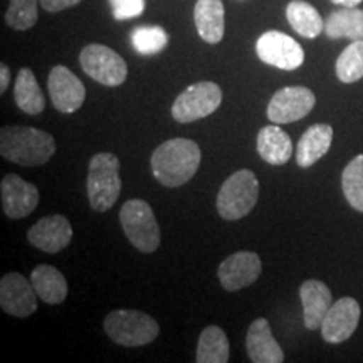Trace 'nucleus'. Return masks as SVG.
<instances>
[{
  "instance_id": "obj_23",
  "label": "nucleus",
  "mask_w": 363,
  "mask_h": 363,
  "mask_svg": "<svg viewBox=\"0 0 363 363\" xmlns=\"http://www.w3.org/2000/svg\"><path fill=\"white\" fill-rule=\"evenodd\" d=\"M325 34L330 39H363V11L358 7H343L331 12L325 21Z\"/></svg>"
},
{
  "instance_id": "obj_28",
  "label": "nucleus",
  "mask_w": 363,
  "mask_h": 363,
  "mask_svg": "<svg viewBox=\"0 0 363 363\" xmlns=\"http://www.w3.org/2000/svg\"><path fill=\"white\" fill-rule=\"evenodd\" d=\"M342 189L348 203L358 212H363V153L357 155L345 167L342 174Z\"/></svg>"
},
{
  "instance_id": "obj_33",
  "label": "nucleus",
  "mask_w": 363,
  "mask_h": 363,
  "mask_svg": "<svg viewBox=\"0 0 363 363\" xmlns=\"http://www.w3.org/2000/svg\"><path fill=\"white\" fill-rule=\"evenodd\" d=\"M11 83V71H9L7 65H0V93H6L7 86Z\"/></svg>"
},
{
  "instance_id": "obj_16",
  "label": "nucleus",
  "mask_w": 363,
  "mask_h": 363,
  "mask_svg": "<svg viewBox=\"0 0 363 363\" xmlns=\"http://www.w3.org/2000/svg\"><path fill=\"white\" fill-rule=\"evenodd\" d=\"M34 247L48 254H56L69 246L72 239L71 222L65 216H49L39 219L27 233Z\"/></svg>"
},
{
  "instance_id": "obj_11",
  "label": "nucleus",
  "mask_w": 363,
  "mask_h": 363,
  "mask_svg": "<svg viewBox=\"0 0 363 363\" xmlns=\"http://www.w3.org/2000/svg\"><path fill=\"white\" fill-rule=\"evenodd\" d=\"M48 89L54 108L65 115H71L83 106L86 98L84 84L66 66L52 67L49 72Z\"/></svg>"
},
{
  "instance_id": "obj_25",
  "label": "nucleus",
  "mask_w": 363,
  "mask_h": 363,
  "mask_svg": "<svg viewBox=\"0 0 363 363\" xmlns=\"http://www.w3.org/2000/svg\"><path fill=\"white\" fill-rule=\"evenodd\" d=\"M286 17H288L289 26L306 39H315L325 30V21L321 19L320 12L305 0L289 2L286 7Z\"/></svg>"
},
{
  "instance_id": "obj_31",
  "label": "nucleus",
  "mask_w": 363,
  "mask_h": 363,
  "mask_svg": "<svg viewBox=\"0 0 363 363\" xmlns=\"http://www.w3.org/2000/svg\"><path fill=\"white\" fill-rule=\"evenodd\" d=\"M115 19L126 21L142 16L145 12V0H110Z\"/></svg>"
},
{
  "instance_id": "obj_8",
  "label": "nucleus",
  "mask_w": 363,
  "mask_h": 363,
  "mask_svg": "<svg viewBox=\"0 0 363 363\" xmlns=\"http://www.w3.org/2000/svg\"><path fill=\"white\" fill-rule=\"evenodd\" d=\"M79 65L91 79L110 88L123 84L128 74L125 59L103 44L86 45L79 54Z\"/></svg>"
},
{
  "instance_id": "obj_32",
  "label": "nucleus",
  "mask_w": 363,
  "mask_h": 363,
  "mask_svg": "<svg viewBox=\"0 0 363 363\" xmlns=\"http://www.w3.org/2000/svg\"><path fill=\"white\" fill-rule=\"evenodd\" d=\"M81 0H40V7L48 12H61L78 6Z\"/></svg>"
},
{
  "instance_id": "obj_14",
  "label": "nucleus",
  "mask_w": 363,
  "mask_h": 363,
  "mask_svg": "<svg viewBox=\"0 0 363 363\" xmlns=\"http://www.w3.org/2000/svg\"><path fill=\"white\" fill-rule=\"evenodd\" d=\"M360 321V305L357 299L345 296L333 303L321 323V337L326 343H343L355 333Z\"/></svg>"
},
{
  "instance_id": "obj_12",
  "label": "nucleus",
  "mask_w": 363,
  "mask_h": 363,
  "mask_svg": "<svg viewBox=\"0 0 363 363\" xmlns=\"http://www.w3.org/2000/svg\"><path fill=\"white\" fill-rule=\"evenodd\" d=\"M35 289L21 272H9L0 279V306L4 313L16 318H27L38 310Z\"/></svg>"
},
{
  "instance_id": "obj_19",
  "label": "nucleus",
  "mask_w": 363,
  "mask_h": 363,
  "mask_svg": "<svg viewBox=\"0 0 363 363\" xmlns=\"http://www.w3.org/2000/svg\"><path fill=\"white\" fill-rule=\"evenodd\" d=\"M224 4L222 0H197L194 21L197 33L208 44L220 43L224 38Z\"/></svg>"
},
{
  "instance_id": "obj_30",
  "label": "nucleus",
  "mask_w": 363,
  "mask_h": 363,
  "mask_svg": "<svg viewBox=\"0 0 363 363\" xmlns=\"http://www.w3.org/2000/svg\"><path fill=\"white\" fill-rule=\"evenodd\" d=\"M40 0H11L6 12V22L16 30H27L38 22V6Z\"/></svg>"
},
{
  "instance_id": "obj_10",
  "label": "nucleus",
  "mask_w": 363,
  "mask_h": 363,
  "mask_svg": "<svg viewBox=\"0 0 363 363\" xmlns=\"http://www.w3.org/2000/svg\"><path fill=\"white\" fill-rule=\"evenodd\" d=\"M316 96L305 86H288L276 91L267 104V120L276 125L294 123L313 110Z\"/></svg>"
},
{
  "instance_id": "obj_21",
  "label": "nucleus",
  "mask_w": 363,
  "mask_h": 363,
  "mask_svg": "<svg viewBox=\"0 0 363 363\" xmlns=\"http://www.w3.org/2000/svg\"><path fill=\"white\" fill-rule=\"evenodd\" d=\"M257 153L269 165H284L293 155V142L278 125H269L257 133Z\"/></svg>"
},
{
  "instance_id": "obj_13",
  "label": "nucleus",
  "mask_w": 363,
  "mask_h": 363,
  "mask_svg": "<svg viewBox=\"0 0 363 363\" xmlns=\"http://www.w3.org/2000/svg\"><path fill=\"white\" fill-rule=\"evenodd\" d=\"M0 197L6 216L11 219H24L33 214L39 203V190L30 182H26L19 175L9 174L0 184Z\"/></svg>"
},
{
  "instance_id": "obj_4",
  "label": "nucleus",
  "mask_w": 363,
  "mask_h": 363,
  "mask_svg": "<svg viewBox=\"0 0 363 363\" xmlns=\"http://www.w3.org/2000/svg\"><path fill=\"white\" fill-rule=\"evenodd\" d=\"M259 180L251 170H238L227 179L217 195V212L225 220H239L256 207Z\"/></svg>"
},
{
  "instance_id": "obj_24",
  "label": "nucleus",
  "mask_w": 363,
  "mask_h": 363,
  "mask_svg": "<svg viewBox=\"0 0 363 363\" xmlns=\"http://www.w3.org/2000/svg\"><path fill=\"white\" fill-rule=\"evenodd\" d=\"M13 98L21 111L27 115H39L44 111L45 99L40 86L35 79L34 72L29 67H22L17 74L16 86H13Z\"/></svg>"
},
{
  "instance_id": "obj_1",
  "label": "nucleus",
  "mask_w": 363,
  "mask_h": 363,
  "mask_svg": "<svg viewBox=\"0 0 363 363\" xmlns=\"http://www.w3.org/2000/svg\"><path fill=\"white\" fill-rule=\"evenodd\" d=\"M201 147L189 138H172L162 143L152 155L153 177L165 187H180L197 174Z\"/></svg>"
},
{
  "instance_id": "obj_7",
  "label": "nucleus",
  "mask_w": 363,
  "mask_h": 363,
  "mask_svg": "<svg viewBox=\"0 0 363 363\" xmlns=\"http://www.w3.org/2000/svg\"><path fill=\"white\" fill-rule=\"evenodd\" d=\"M222 103V89L212 81L189 86L172 104V116L179 123H192L212 115Z\"/></svg>"
},
{
  "instance_id": "obj_15",
  "label": "nucleus",
  "mask_w": 363,
  "mask_h": 363,
  "mask_svg": "<svg viewBox=\"0 0 363 363\" xmlns=\"http://www.w3.org/2000/svg\"><path fill=\"white\" fill-rule=\"evenodd\" d=\"M261 271L262 262L256 252L239 251L220 262L217 276L225 291H239L259 278Z\"/></svg>"
},
{
  "instance_id": "obj_34",
  "label": "nucleus",
  "mask_w": 363,
  "mask_h": 363,
  "mask_svg": "<svg viewBox=\"0 0 363 363\" xmlns=\"http://www.w3.org/2000/svg\"><path fill=\"white\" fill-rule=\"evenodd\" d=\"M333 4H337V6H342V7H357L358 4H362L363 0H331Z\"/></svg>"
},
{
  "instance_id": "obj_3",
  "label": "nucleus",
  "mask_w": 363,
  "mask_h": 363,
  "mask_svg": "<svg viewBox=\"0 0 363 363\" xmlns=\"http://www.w3.org/2000/svg\"><path fill=\"white\" fill-rule=\"evenodd\" d=\"M88 199L96 212H106L115 206L121 192L120 160L113 153H96L89 162Z\"/></svg>"
},
{
  "instance_id": "obj_17",
  "label": "nucleus",
  "mask_w": 363,
  "mask_h": 363,
  "mask_svg": "<svg viewBox=\"0 0 363 363\" xmlns=\"http://www.w3.org/2000/svg\"><path fill=\"white\" fill-rule=\"evenodd\" d=\"M299 298L303 303V320L306 330H320L326 313L333 305L330 288L323 281L308 279L299 288Z\"/></svg>"
},
{
  "instance_id": "obj_5",
  "label": "nucleus",
  "mask_w": 363,
  "mask_h": 363,
  "mask_svg": "<svg viewBox=\"0 0 363 363\" xmlns=\"http://www.w3.org/2000/svg\"><path fill=\"white\" fill-rule=\"evenodd\" d=\"M104 331L121 347H143L158 337L160 326L143 311L116 310L104 318Z\"/></svg>"
},
{
  "instance_id": "obj_20",
  "label": "nucleus",
  "mask_w": 363,
  "mask_h": 363,
  "mask_svg": "<svg viewBox=\"0 0 363 363\" xmlns=\"http://www.w3.org/2000/svg\"><path fill=\"white\" fill-rule=\"evenodd\" d=\"M333 142V128L330 125H313L303 133L298 142L296 162L301 169H310L311 165L326 155Z\"/></svg>"
},
{
  "instance_id": "obj_27",
  "label": "nucleus",
  "mask_w": 363,
  "mask_h": 363,
  "mask_svg": "<svg viewBox=\"0 0 363 363\" xmlns=\"http://www.w3.org/2000/svg\"><path fill=\"white\" fill-rule=\"evenodd\" d=\"M335 71L338 79L347 84L357 83L363 78V39L352 40V44L343 49L337 59Z\"/></svg>"
},
{
  "instance_id": "obj_2",
  "label": "nucleus",
  "mask_w": 363,
  "mask_h": 363,
  "mask_svg": "<svg viewBox=\"0 0 363 363\" xmlns=\"http://www.w3.org/2000/svg\"><path fill=\"white\" fill-rule=\"evenodd\" d=\"M56 142L48 131L33 126H4L0 130V155L21 167H39L51 160Z\"/></svg>"
},
{
  "instance_id": "obj_29",
  "label": "nucleus",
  "mask_w": 363,
  "mask_h": 363,
  "mask_svg": "<svg viewBox=\"0 0 363 363\" xmlns=\"http://www.w3.org/2000/svg\"><path fill=\"white\" fill-rule=\"evenodd\" d=\"M131 44L135 51L143 56H153V54L163 51L169 44V34L160 26H143L136 27L131 33Z\"/></svg>"
},
{
  "instance_id": "obj_26",
  "label": "nucleus",
  "mask_w": 363,
  "mask_h": 363,
  "mask_svg": "<svg viewBox=\"0 0 363 363\" xmlns=\"http://www.w3.org/2000/svg\"><path fill=\"white\" fill-rule=\"evenodd\" d=\"M230 345L220 326L211 325L202 330L197 345V363H225L229 362Z\"/></svg>"
},
{
  "instance_id": "obj_6",
  "label": "nucleus",
  "mask_w": 363,
  "mask_h": 363,
  "mask_svg": "<svg viewBox=\"0 0 363 363\" xmlns=\"http://www.w3.org/2000/svg\"><path fill=\"white\" fill-rule=\"evenodd\" d=\"M123 233L133 246L145 254L155 252L160 246V229L148 202L131 199L120 208Z\"/></svg>"
},
{
  "instance_id": "obj_18",
  "label": "nucleus",
  "mask_w": 363,
  "mask_h": 363,
  "mask_svg": "<svg viewBox=\"0 0 363 363\" xmlns=\"http://www.w3.org/2000/svg\"><path fill=\"white\" fill-rule=\"evenodd\" d=\"M246 348L249 360L254 363H281L284 362L283 348L271 333V326L264 318H257L249 326L246 335Z\"/></svg>"
},
{
  "instance_id": "obj_9",
  "label": "nucleus",
  "mask_w": 363,
  "mask_h": 363,
  "mask_svg": "<svg viewBox=\"0 0 363 363\" xmlns=\"http://www.w3.org/2000/svg\"><path fill=\"white\" fill-rule=\"evenodd\" d=\"M256 52L262 62L283 71H294L305 61V51L293 38L279 30H267L257 39Z\"/></svg>"
},
{
  "instance_id": "obj_22",
  "label": "nucleus",
  "mask_w": 363,
  "mask_h": 363,
  "mask_svg": "<svg viewBox=\"0 0 363 363\" xmlns=\"http://www.w3.org/2000/svg\"><path fill=\"white\" fill-rule=\"evenodd\" d=\"M30 283H33L38 296L48 305H59L67 296L65 274L54 266L40 264L35 267L30 274Z\"/></svg>"
}]
</instances>
